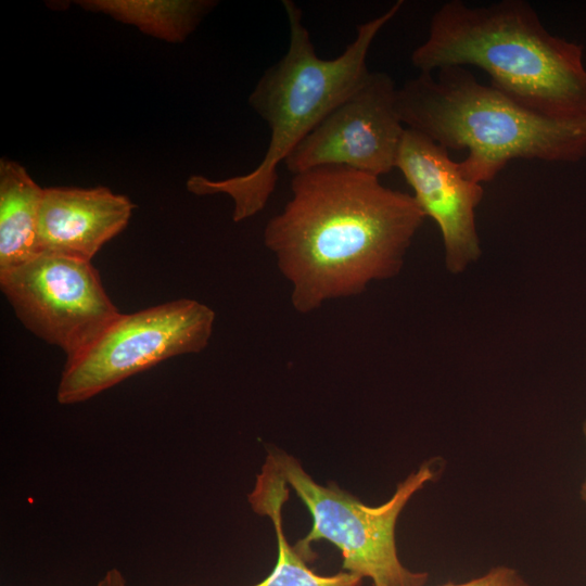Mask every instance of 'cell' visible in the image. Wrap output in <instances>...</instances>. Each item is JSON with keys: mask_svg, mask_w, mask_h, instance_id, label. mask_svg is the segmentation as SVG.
Masks as SVG:
<instances>
[{"mask_svg": "<svg viewBox=\"0 0 586 586\" xmlns=\"http://www.w3.org/2000/svg\"><path fill=\"white\" fill-rule=\"evenodd\" d=\"M291 191L283 209L267 222L264 243L301 314L397 275L425 218L412 195L348 167L293 175Z\"/></svg>", "mask_w": 586, "mask_h": 586, "instance_id": "obj_1", "label": "cell"}, {"mask_svg": "<svg viewBox=\"0 0 586 586\" xmlns=\"http://www.w3.org/2000/svg\"><path fill=\"white\" fill-rule=\"evenodd\" d=\"M410 60L420 73L476 66L491 86L530 110L557 118L586 116L583 46L550 34L522 0L445 2Z\"/></svg>", "mask_w": 586, "mask_h": 586, "instance_id": "obj_2", "label": "cell"}, {"mask_svg": "<svg viewBox=\"0 0 586 586\" xmlns=\"http://www.w3.org/2000/svg\"><path fill=\"white\" fill-rule=\"evenodd\" d=\"M289 23L285 54L268 67L249 97L253 110L270 129L265 156L245 175L212 180L191 176L187 189L195 195H229L232 218L242 221L260 213L278 181V168L308 133L367 78V55L382 29L400 10L395 2L381 15L357 27L353 42L335 59L318 56L303 13L294 1L283 0Z\"/></svg>", "mask_w": 586, "mask_h": 586, "instance_id": "obj_3", "label": "cell"}, {"mask_svg": "<svg viewBox=\"0 0 586 586\" xmlns=\"http://www.w3.org/2000/svg\"><path fill=\"white\" fill-rule=\"evenodd\" d=\"M420 73L397 90L406 128L449 150H468L458 162L467 179L493 180L513 160L574 163L586 156V116L557 118L481 84L464 67Z\"/></svg>", "mask_w": 586, "mask_h": 586, "instance_id": "obj_4", "label": "cell"}, {"mask_svg": "<svg viewBox=\"0 0 586 586\" xmlns=\"http://www.w3.org/2000/svg\"><path fill=\"white\" fill-rule=\"evenodd\" d=\"M268 456L311 514V530L294 546L307 561L316 558L310 544L324 539L341 551L344 571L370 578L373 586L426 583L428 573L412 572L400 562L395 526L411 496L437 475L433 461L423 463L400 482L390 500L370 507L334 483H316L300 461L284 451L272 450Z\"/></svg>", "mask_w": 586, "mask_h": 586, "instance_id": "obj_5", "label": "cell"}, {"mask_svg": "<svg viewBox=\"0 0 586 586\" xmlns=\"http://www.w3.org/2000/svg\"><path fill=\"white\" fill-rule=\"evenodd\" d=\"M215 313L190 298L119 314L81 353L65 361L56 388L61 405L86 402L175 356L203 351Z\"/></svg>", "mask_w": 586, "mask_h": 586, "instance_id": "obj_6", "label": "cell"}, {"mask_svg": "<svg viewBox=\"0 0 586 586\" xmlns=\"http://www.w3.org/2000/svg\"><path fill=\"white\" fill-rule=\"evenodd\" d=\"M0 288L18 320L74 358L120 314L90 260L40 252L0 271Z\"/></svg>", "mask_w": 586, "mask_h": 586, "instance_id": "obj_7", "label": "cell"}, {"mask_svg": "<svg viewBox=\"0 0 586 586\" xmlns=\"http://www.w3.org/2000/svg\"><path fill=\"white\" fill-rule=\"evenodd\" d=\"M390 75L370 72L296 146L284 165L292 174L343 166L377 177L395 168L406 129Z\"/></svg>", "mask_w": 586, "mask_h": 586, "instance_id": "obj_8", "label": "cell"}, {"mask_svg": "<svg viewBox=\"0 0 586 586\" xmlns=\"http://www.w3.org/2000/svg\"><path fill=\"white\" fill-rule=\"evenodd\" d=\"M448 152L425 135L406 128L395 167L411 186L425 217L437 224L447 269L459 273L481 255L475 208L484 190L481 183L463 177Z\"/></svg>", "mask_w": 586, "mask_h": 586, "instance_id": "obj_9", "label": "cell"}, {"mask_svg": "<svg viewBox=\"0 0 586 586\" xmlns=\"http://www.w3.org/2000/svg\"><path fill=\"white\" fill-rule=\"evenodd\" d=\"M133 203L109 188L53 187L43 191L37 227L38 253L90 260L127 226Z\"/></svg>", "mask_w": 586, "mask_h": 586, "instance_id": "obj_10", "label": "cell"}, {"mask_svg": "<svg viewBox=\"0 0 586 586\" xmlns=\"http://www.w3.org/2000/svg\"><path fill=\"white\" fill-rule=\"evenodd\" d=\"M289 493L286 481L267 456L247 499L256 513L271 519L277 535L278 557L270 574L252 586H361L362 577L344 570L333 575H319L308 566L303 555L288 543L282 524V507Z\"/></svg>", "mask_w": 586, "mask_h": 586, "instance_id": "obj_11", "label": "cell"}, {"mask_svg": "<svg viewBox=\"0 0 586 586\" xmlns=\"http://www.w3.org/2000/svg\"><path fill=\"white\" fill-rule=\"evenodd\" d=\"M43 191L14 161H0V271L38 253L37 227Z\"/></svg>", "mask_w": 586, "mask_h": 586, "instance_id": "obj_12", "label": "cell"}, {"mask_svg": "<svg viewBox=\"0 0 586 586\" xmlns=\"http://www.w3.org/2000/svg\"><path fill=\"white\" fill-rule=\"evenodd\" d=\"M77 3L169 42L184 40L216 5L215 1L207 0H82Z\"/></svg>", "mask_w": 586, "mask_h": 586, "instance_id": "obj_13", "label": "cell"}, {"mask_svg": "<svg viewBox=\"0 0 586 586\" xmlns=\"http://www.w3.org/2000/svg\"><path fill=\"white\" fill-rule=\"evenodd\" d=\"M441 586H528L523 577L508 566H496L486 574L464 583H446Z\"/></svg>", "mask_w": 586, "mask_h": 586, "instance_id": "obj_14", "label": "cell"}, {"mask_svg": "<svg viewBox=\"0 0 586 586\" xmlns=\"http://www.w3.org/2000/svg\"><path fill=\"white\" fill-rule=\"evenodd\" d=\"M97 586H128L124 574L116 568L107 570Z\"/></svg>", "mask_w": 586, "mask_h": 586, "instance_id": "obj_15", "label": "cell"}, {"mask_svg": "<svg viewBox=\"0 0 586 586\" xmlns=\"http://www.w3.org/2000/svg\"><path fill=\"white\" fill-rule=\"evenodd\" d=\"M583 431H584V435H585V438H586V420H585L584 425H583ZM581 497L586 504V479H585V481H584V483L582 485V488H581Z\"/></svg>", "mask_w": 586, "mask_h": 586, "instance_id": "obj_16", "label": "cell"}]
</instances>
